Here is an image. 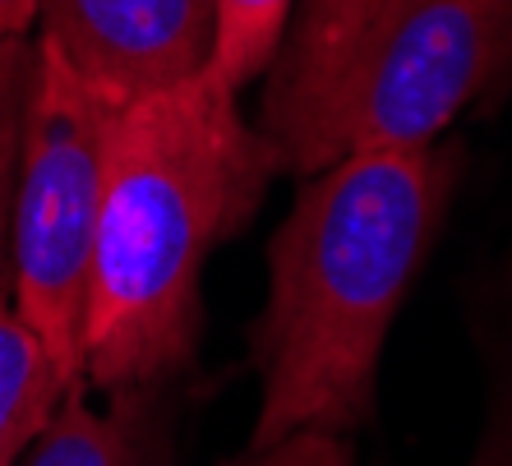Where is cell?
<instances>
[{"label":"cell","instance_id":"1","mask_svg":"<svg viewBox=\"0 0 512 466\" xmlns=\"http://www.w3.org/2000/svg\"><path fill=\"white\" fill-rule=\"evenodd\" d=\"M462 148H351L305 176L268 236L254 323L259 411L250 448L291 434H356L374 411L379 360L406 291L443 231Z\"/></svg>","mask_w":512,"mask_h":466},{"label":"cell","instance_id":"7","mask_svg":"<svg viewBox=\"0 0 512 466\" xmlns=\"http://www.w3.org/2000/svg\"><path fill=\"white\" fill-rule=\"evenodd\" d=\"M19 466H176L167 388L107 393L102 411L70 393Z\"/></svg>","mask_w":512,"mask_h":466},{"label":"cell","instance_id":"12","mask_svg":"<svg viewBox=\"0 0 512 466\" xmlns=\"http://www.w3.org/2000/svg\"><path fill=\"white\" fill-rule=\"evenodd\" d=\"M466 466H512V370H508V379H503L499 407L489 411V425Z\"/></svg>","mask_w":512,"mask_h":466},{"label":"cell","instance_id":"13","mask_svg":"<svg viewBox=\"0 0 512 466\" xmlns=\"http://www.w3.org/2000/svg\"><path fill=\"white\" fill-rule=\"evenodd\" d=\"M33 28H37V0H0V42L33 37Z\"/></svg>","mask_w":512,"mask_h":466},{"label":"cell","instance_id":"2","mask_svg":"<svg viewBox=\"0 0 512 466\" xmlns=\"http://www.w3.org/2000/svg\"><path fill=\"white\" fill-rule=\"evenodd\" d=\"M277 153L208 74L116 107L84 310V388H167L199 347L203 268L259 213Z\"/></svg>","mask_w":512,"mask_h":466},{"label":"cell","instance_id":"3","mask_svg":"<svg viewBox=\"0 0 512 466\" xmlns=\"http://www.w3.org/2000/svg\"><path fill=\"white\" fill-rule=\"evenodd\" d=\"M111 107L37 42V79L10 217V305L51 351L74 393L84 388V310L102 213Z\"/></svg>","mask_w":512,"mask_h":466},{"label":"cell","instance_id":"8","mask_svg":"<svg viewBox=\"0 0 512 466\" xmlns=\"http://www.w3.org/2000/svg\"><path fill=\"white\" fill-rule=\"evenodd\" d=\"M70 393V379L60 374L51 351L14 314L10 300H0V466L24 462Z\"/></svg>","mask_w":512,"mask_h":466},{"label":"cell","instance_id":"10","mask_svg":"<svg viewBox=\"0 0 512 466\" xmlns=\"http://www.w3.org/2000/svg\"><path fill=\"white\" fill-rule=\"evenodd\" d=\"M33 79H37L33 37L0 42V300H10V217H14V185H19Z\"/></svg>","mask_w":512,"mask_h":466},{"label":"cell","instance_id":"6","mask_svg":"<svg viewBox=\"0 0 512 466\" xmlns=\"http://www.w3.org/2000/svg\"><path fill=\"white\" fill-rule=\"evenodd\" d=\"M37 42L125 107L208 65L213 0H37Z\"/></svg>","mask_w":512,"mask_h":466},{"label":"cell","instance_id":"11","mask_svg":"<svg viewBox=\"0 0 512 466\" xmlns=\"http://www.w3.org/2000/svg\"><path fill=\"white\" fill-rule=\"evenodd\" d=\"M222 466H356V453H351V434L305 430L268 448H245Z\"/></svg>","mask_w":512,"mask_h":466},{"label":"cell","instance_id":"4","mask_svg":"<svg viewBox=\"0 0 512 466\" xmlns=\"http://www.w3.org/2000/svg\"><path fill=\"white\" fill-rule=\"evenodd\" d=\"M508 88L512 0H397L346 116V153L439 144L466 102Z\"/></svg>","mask_w":512,"mask_h":466},{"label":"cell","instance_id":"5","mask_svg":"<svg viewBox=\"0 0 512 466\" xmlns=\"http://www.w3.org/2000/svg\"><path fill=\"white\" fill-rule=\"evenodd\" d=\"M393 10L397 0H296L259 107L277 171L314 176L346 153V116Z\"/></svg>","mask_w":512,"mask_h":466},{"label":"cell","instance_id":"9","mask_svg":"<svg viewBox=\"0 0 512 466\" xmlns=\"http://www.w3.org/2000/svg\"><path fill=\"white\" fill-rule=\"evenodd\" d=\"M291 14L296 0H213V51L203 74L231 93H245L273 70Z\"/></svg>","mask_w":512,"mask_h":466}]
</instances>
